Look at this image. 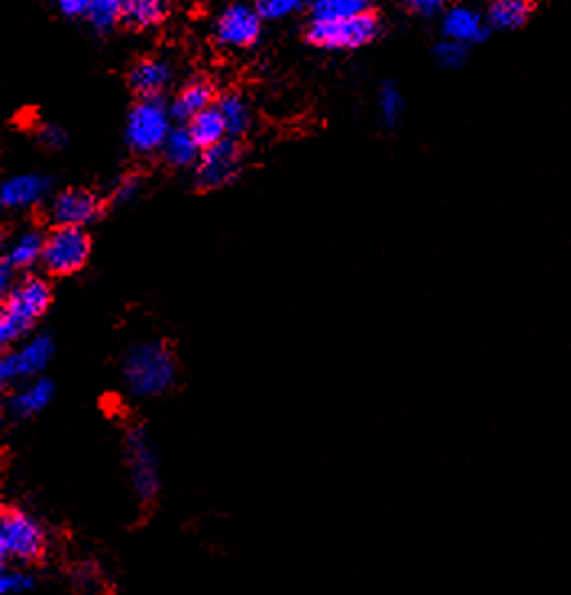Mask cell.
I'll return each mask as SVG.
<instances>
[{
    "label": "cell",
    "mask_w": 571,
    "mask_h": 595,
    "mask_svg": "<svg viewBox=\"0 0 571 595\" xmlns=\"http://www.w3.org/2000/svg\"><path fill=\"white\" fill-rule=\"evenodd\" d=\"M121 383L135 401H153L168 394L179 378L173 347L160 338L139 340L121 357Z\"/></svg>",
    "instance_id": "cell-1"
},
{
    "label": "cell",
    "mask_w": 571,
    "mask_h": 595,
    "mask_svg": "<svg viewBox=\"0 0 571 595\" xmlns=\"http://www.w3.org/2000/svg\"><path fill=\"white\" fill-rule=\"evenodd\" d=\"M3 310H0V345L3 350L16 347L32 336L36 323L53 305V284L40 276H25L3 293Z\"/></svg>",
    "instance_id": "cell-2"
},
{
    "label": "cell",
    "mask_w": 571,
    "mask_h": 595,
    "mask_svg": "<svg viewBox=\"0 0 571 595\" xmlns=\"http://www.w3.org/2000/svg\"><path fill=\"white\" fill-rule=\"evenodd\" d=\"M50 549V535L38 515L8 504L0 513V560L3 564L34 567Z\"/></svg>",
    "instance_id": "cell-3"
},
{
    "label": "cell",
    "mask_w": 571,
    "mask_h": 595,
    "mask_svg": "<svg viewBox=\"0 0 571 595\" xmlns=\"http://www.w3.org/2000/svg\"><path fill=\"white\" fill-rule=\"evenodd\" d=\"M124 466L137 502L141 504L155 502L162 490V457L147 425L135 423L126 430Z\"/></svg>",
    "instance_id": "cell-4"
},
{
    "label": "cell",
    "mask_w": 571,
    "mask_h": 595,
    "mask_svg": "<svg viewBox=\"0 0 571 595\" xmlns=\"http://www.w3.org/2000/svg\"><path fill=\"white\" fill-rule=\"evenodd\" d=\"M55 350L57 345L50 334H32L16 347H10L0 357V385L3 389H12L21 383L45 376L43 372L50 368Z\"/></svg>",
    "instance_id": "cell-5"
},
{
    "label": "cell",
    "mask_w": 571,
    "mask_h": 595,
    "mask_svg": "<svg viewBox=\"0 0 571 595\" xmlns=\"http://www.w3.org/2000/svg\"><path fill=\"white\" fill-rule=\"evenodd\" d=\"M173 113L160 96H141L126 121V141L135 153L149 155L164 148L171 135Z\"/></svg>",
    "instance_id": "cell-6"
},
{
    "label": "cell",
    "mask_w": 571,
    "mask_h": 595,
    "mask_svg": "<svg viewBox=\"0 0 571 595\" xmlns=\"http://www.w3.org/2000/svg\"><path fill=\"white\" fill-rule=\"evenodd\" d=\"M92 252V240L81 226H57L45 235L40 265L50 276H72L85 267Z\"/></svg>",
    "instance_id": "cell-7"
},
{
    "label": "cell",
    "mask_w": 571,
    "mask_h": 595,
    "mask_svg": "<svg viewBox=\"0 0 571 595\" xmlns=\"http://www.w3.org/2000/svg\"><path fill=\"white\" fill-rule=\"evenodd\" d=\"M376 34L378 21L370 12L339 21H312L307 27V40L323 49H357L372 43Z\"/></svg>",
    "instance_id": "cell-8"
},
{
    "label": "cell",
    "mask_w": 571,
    "mask_h": 595,
    "mask_svg": "<svg viewBox=\"0 0 571 595\" xmlns=\"http://www.w3.org/2000/svg\"><path fill=\"white\" fill-rule=\"evenodd\" d=\"M263 30V16L258 10L245 0H237V3L226 5L218 21H215V40L222 47H235L243 49L254 45L260 38Z\"/></svg>",
    "instance_id": "cell-9"
},
{
    "label": "cell",
    "mask_w": 571,
    "mask_h": 595,
    "mask_svg": "<svg viewBox=\"0 0 571 595\" xmlns=\"http://www.w3.org/2000/svg\"><path fill=\"white\" fill-rule=\"evenodd\" d=\"M243 158H241V145L235 141H220L213 148H207L198 162V184L202 188H220L233 182L241 173Z\"/></svg>",
    "instance_id": "cell-10"
},
{
    "label": "cell",
    "mask_w": 571,
    "mask_h": 595,
    "mask_svg": "<svg viewBox=\"0 0 571 595\" xmlns=\"http://www.w3.org/2000/svg\"><path fill=\"white\" fill-rule=\"evenodd\" d=\"M57 396V385L53 378L38 376L27 383H21L8 392L5 399V410L12 419L25 421L36 415H40L47 406L55 401Z\"/></svg>",
    "instance_id": "cell-11"
},
{
    "label": "cell",
    "mask_w": 571,
    "mask_h": 595,
    "mask_svg": "<svg viewBox=\"0 0 571 595\" xmlns=\"http://www.w3.org/2000/svg\"><path fill=\"white\" fill-rule=\"evenodd\" d=\"M102 205L90 190L72 188L55 197L50 205V218L57 226H81L85 229L90 222L100 218Z\"/></svg>",
    "instance_id": "cell-12"
},
{
    "label": "cell",
    "mask_w": 571,
    "mask_h": 595,
    "mask_svg": "<svg viewBox=\"0 0 571 595\" xmlns=\"http://www.w3.org/2000/svg\"><path fill=\"white\" fill-rule=\"evenodd\" d=\"M50 182L43 175H14L0 188V205L5 209H30L45 200Z\"/></svg>",
    "instance_id": "cell-13"
},
{
    "label": "cell",
    "mask_w": 571,
    "mask_h": 595,
    "mask_svg": "<svg viewBox=\"0 0 571 595\" xmlns=\"http://www.w3.org/2000/svg\"><path fill=\"white\" fill-rule=\"evenodd\" d=\"M489 21H485V16L480 12H475L470 8H451L444 14L442 21V32L444 38L464 43V45H473L480 43L489 36Z\"/></svg>",
    "instance_id": "cell-14"
},
{
    "label": "cell",
    "mask_w": 571,
    "mask_h": 595,
    "mask_svg": "<svg viewBox=\"0 0 571 595\" xmlns=\"http://www.w3.org/2000/svg\"><path fill=\"white\" fill-rule=\"evenodd\" d=\"M43 249L45 235H40L36 229H27L10 240L3 262H8L14 271H27L40 262Z\"/></svg>",
    "instance_id": "cell-15"
},
{
    "label": "cell",
    "mask_w": 571,
    "mask_h": 595,
    "mask_svg": "<svg viewBox=\"0 0 571 595\" xmlns=\"http://www.w3.org/2000/svg\"><path fill=\"white\" fill-rule=\"evenodd\" d=\"M171 83V66L160 59H144L130 70V85L141 96H158Z\"/></svg>",
    "instance_id": "cell-16"
},
{
    "label": "cell",
    "mask_w": 571,
    "mask_h": 595,
    "mask_svg": "<svg viewBox=\"0 0 571 595\" xmlns=\"http://www.w3.org/2000/svg\"><path fill=\"white\" fill-rule=\"evenodd\" d=\"M532 14H534V0H493L487 21L493 30L513 32V30H520L522 25H527Z\"/></svg>",
    "instance_id": "cell-17"
},
{
    "label": "cell",
    "mask_w": 571,
    "mask_h": 595,
    "mask_svg": "<svg viewBox=\"0 0 571 595\" xmlns=\"http://www.w3.org/2000/svg\"><path fill=\"white\" fill-rule=\"evenodd\" d=\"M211 104H213V88L207 81H194L186 88H182V92L175 96L171 113L175 119L190 121L200 113L209 110Z\"/></svg>",
    "instance_id": "cell-18"
},
{
    "label": "cell",
    "mask_w": 571,
    "mask_h": 595,
    "mask_svg": "<svg viewBox=\"0 0 571 595\" xmlns=\"http://www.w3.org/2000/svg\"><path fill=\"white\" fill-rule=\"evenodd\" d=\"M164 158L171 166L175 168H186V166H194L200 158V145L198 141L194 139V135H190L188 128H175L171 130L166 143H164Z\"/></svg>",
    "instance_id": "cell-19"
},
{
    "label": "cell",
    "mask_w": 571,
    "mask_h": 595,
    "mask_svg": "<svg viewBox=\"0 0 571 595\" xmlns=\"http://www.w3.org/2000/svg\"><path fill=\"white\" fill-rule=\"evenodd\" d=\"M186 128L190 130V135H194V139L198 141V145L202 148V151H207V148H213L220 141H224V137L229 132L222 113L218 108H213V106L209 110L200 113L198 117L190 119Z\"/></svg>",
    "instance_id": "cell-20"
},
{
    "label": "cell",
    "mask_w": 571,
    "mask_h": 595,
    "mask_svg": "<svg viewBox=\"0 0 571 595\" xmlns=\"http://www.w3.org/2000/svg\"><path fill=\"white\" fill-rule=\"evenodd\" d=\"M166 14L168 0H130L121 21L135 30H149L160 25Z\"/></svg>",
    "instance_id": "cell-21"
},
{
    "label": "cell",
    "mask_w": 571,
    "mask_h": 595,
    "mask_svg": "<svg viewBox=\"0 0 571 595\" xmlns=\"http://www.w3.org/2000/svg\"><path fill=\"white\" fill-rule=\"evenodd\" d=\"M370 0H310L314 21H339L368 12Z\"/></svg>",
    "instance_id": "cell-22"
},
{
    "label": "cell",
    "mask_w": 571,
    "mask_h": 595,
    "mask_svg": "<svg viewBox=\"0 0 571 595\" xmlns=\"http://www.w3.org/2000/svg\"><path fill=\"white\" fill-rule=\"evenodd\" d=\"M218 110L224 117L229 135H243L249 128L252 113H249V106H247V102L241 94L222 96L220 104H218Z\"/></svg>",
    "instance_id": "cell-23"
},
{
    "label": "cell",
    "mask_w": 571,
    "mask_h": 595,
    "mask_svg": "<svg viewBox=\"0 0 571 595\" xmlns=\"http://www.w3.org/2000/svg\"><path fill=\"white\" fill-rule=\"evenodd\" d=\"M38 584V575L32 567L21 564H3L0 569V593L3 595H23L34 591Z\"/></svg>",
    "instance_id": "cell-24"
},
{
    "label": "cell",
    "mask_w": 571,
    "mask_h": 595,
    "mask_svg": "<svg viewBox=\"0 0 571 595\" xmlns=\"http://www.w3.org/2000/svg\"><path fill=\"white\" fill-rule=\"evenodd\" d=\"M130 0H92L88 21L97 30L113 27L119 19H124V12Z\"/></svg>",
    "instance_id": "cell-25"
},
{
    "label": "cell",
    "mask_w": 571,
    "mask_h": 595,
    "mask_svg": "<svg viewBox=\"0 0 571 595\" xmlns=\"http://www.w3.org/2000/svg\"><path fill=\"white\" fill-rule=\"evenodd\" d=\"M378 115L386 126H395L404 115V96L397 85L386 83L378 92Z\"/></svg>",
    "instance_id": "cell-26"
},
{
    "label": "cell",
    "mask_w": 571,
    "mask_h": 595,
    "mask_svg": "<svg viewBox=\"0 0 571 595\" xmlns=\"http://www.w3.org/2000/svg\"><path fill=\"white\" fill-rule=\"evenodd\" d=\"M249 3L265 21H280L299 12L305 0H249Z\"/></svg>",
    "instance_id": "cell-27"
},
{
    "label": "cell",
    "mask_w": 571,
    "mask_h": 595,
    "mask_svg": "<svg viewBox=\"0 0 571 595\" xmlns=\"http://www.w3.org/2000/svg\"><path fill=\"white\" fill-rule=\"evenodd\" d=\"M435 59L442 68H448V70H455V68H462L468 59V45L464 43H457V40H451V38H444L435 45Z\"/></svg>",
    "instance_id": "cell-28"
},
{
    "label": "cell",
    "mask_w": 571,
    "mask_h": 595,
    "mask_svg": "<svg viewBox=\"0 0 571 595\" xmlns=\"http://www.w3.org/2000/svg\"><path fill=\"white\" fill-rule=\"evenodd\" d=\"M404 5L419 16H435L446 10L448 0H404Z\"/></svg>",
    "instance_id": "cell-29"
},
{
    "label": "cell",
    "mask_w": 571,
    "mask_h": 595,
    "mask_svg": "<svg viewBox=\"0 0 571 595\" xmlns=\"http://www.w3.org/2000/svg\"><path fill=\"white\" fill-rule=\"evenodd\" d=\"M57 5L70 19H81V16L88 19L92 0H57Z\"/></svg>",
    "instance_id": "cell-30"
},
{
    "label": "cell",
    "mask_w": 571,
    "mask_h": 595,
    "mask_svg": "<svg viewBox=\"0 0 571 595\" xmlns=\"http://www.w3.org/2000/svg\"><path fill=\"white\" fill-rule=\"evenodd\" d=\"M139 190V182L135 177H126L121 179V184L115 188V200L117 202H126L130 197H135Z\"/></svg>",
    "instance_id": "cell-31"
},
{
    "label": "cell",
    "mask_w": 571,
    "mask_h": 595,
    "mask_svg": "<svg viewBox=\"0 0 571 595\" xmlns=\"http://www.w3.org/2000/svg\"><path fill=\"white\" fill-rule=\"evenodd\" d=\"M40 139L45 141V145H50V148H61L63 143H66V132L61 130V128H57V126H50V128H45L43 130V135H40Z\"/></svg>",
    "instance_id": "cell-32"
},
{
    "label": "cell",
    "mask_w": 571,
    "mask_h": 595,
    "mask_svg": "<svg viewBox=\"0 0 571 595\" xmlns=\"http://www.w3.org/2000/svg\"><path fill=\"white\" fill-rule=\"evenodd\" d=\"M14 276H16V271L8 262L0 265V289H3V293H8L14 287V282H16Z\"/></svg>",
    "instance_id": "cell-33"
}]
</instances>
